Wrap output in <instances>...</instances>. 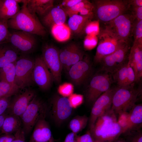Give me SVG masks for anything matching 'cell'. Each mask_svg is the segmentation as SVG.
<instances>
[{"label": "cell", "mask_w": 142, "mask_h": 142, "mask_svg": "<svg viewBox=\"0 0 142 142\" xmlns=\"http://www.w3.org/2000/svg\"><path fill=\"white\" fill-rule=\"evenodd\" d=\"M115 88H110L100 95L93 104L89 120L90 129L97 119L111 109Z\"/></svg>", "instance_id": "obj_15"}, {"label": "cell", "mask_w": 142, "mask_h": 142, "mask_svg": "<svg viewBox=\"0 0 142 142\" xmlns=\"http://www.w3.org/2000/svg\"><path fill=\"white\" fill-rule=\"evenodd\" d=\"M73 109L68 98L55 96L51 102V115L56 124L60 125L70 116Z\"/></svg>", "instance_id": "obj_14"}, {"label": "cell", "mask_w": 142, "mask_h": 142, "mask_svg": "<svg viewBox=\"0 0 142 142\" xmlns=\"http://www.w3.org/2000/svg\"><path fill=\"white\" fill-rule=\"evenodd\" d=\"M92 66L88 56L72 66L68 70L69 79L76 85H79L88 78L91 72Z\"/></svg>", "instance_id": "obj_16"}, {"label": "cell", "mask_w": 142, "mask_h": 142, "mask_svg": "<svg viewBox=\"0 0 142 142\" xmlns=\"http://www.w3.org/2000/svg\"><path fill=\"white\" fill-rule=\"evenodd\" d=\"M111 82L110 76L107 73L95 75L91 79L86 91L87 102L93 104L100 95L111 88Z\"/></svg>", "instance_id": "obj_9"}, {"label": "cell", "mask_w": 142, "mask_h": 142, "mask_svg": "<svg viewBox=\"0 0 142 142\" xmlns=\"http://www.w3.org/2000/svg\"><path fill=\"white\" fill-rule=\"evenodd\" d=\"M10 97H4L0 98V115L3 114L8 109L10 104Z\"/></svg>", "instance_id": "obj_42"}, {"label": "cell", "mask_w": 142, "mask_h": 142, "mask_svg": "<svg viewBox=\"0 0 142 142\" xmlns=\"http://www.w3.org/2000/svg\"><path fill=\"white\" fill-rule=\"evenodd\" d=\"M132 35L134 38L133 43L142 44V20H135L133 26Z\"/></svg>", "instance_id": "obj_34"}, {"label": "cell", "mask_w": 142, "mask_h": 142, "mask_svg": "<svg viewBox=\"0 0 142 142\" xmlns=\"http://www.w3.org/2000/svg\"><path fill=\"white\" fill-rule=\"evenodd\" d=\"M23 0H2L0 6V18L8 20L20 10L19 3Z\"/></svg>", "instance_id": "obj_23"}, {"label": "cell", "mask_w": 142, "mask_h": 142, "mask_svg": "<svg viewBox=\"0 0 142 142\" xmlns=\"http://www.w3.org/2000/svg\"><path fill=\"white\" fill-rule=\"evenodd\" d=\"M82 0H64L60 5V7L64 10L73 6Z\"/></svg>", "instance_id": "obj_43"}, {"label": "cell", "mask_w": 142, "mask_h": 142, "mask_svg": "<svg viewBox=\"0 0 142 142\" xmlns=\"http://www.w3.org/2000/svg\"><path fill=\"white\" fill-rule=\"evenodd\" d=\"M25 135L22 128H21L15 133V138L12 142H27L25 140Z\"/></svg>", "instance_id": "obj_45"}, {"label": "cell", "mask_w": 142, "mask_h": 142, "mask_svg": "<svg viewBox=\"0 0 142 142\" xmlns=\"http://www.w3.org/2000/svg\"><path fill=\"white\" fill-rule=\"evenodd\" d=\"M77 134L72 132L67 135L64 142H77Z\"/></svg>", "instance_id": "obj_48"}, {"label": "cell", "mask_w": 142, "mask_h": 142, "mask_svg": "<svg viewBox=\"0 0 142 142\" xmlns=\"http://www.w3.org/2000/svg\"><path fill=\"white\" fill-rule=\"evenodd\" d=\"M58 91L62 96L66 97H69L73 94V86L70 83H65L59 87Z\"/></svg>", "instance_id": "obj_39"}, {"label": "cell", "mask_w": 142, "mask_h": 142, "mask_svg": "<svg viewBox=\"0 0 142 142\" xmlns=\"http://www.w3.org/2000/svg\"><path fill=\"white\" fill-rule=\"evenodd\" d=\"M8 43L18 52L27 54L34 50L37 40L35 35L19 31L10 33Z\"/></svg>", "instance_id": "obj_11"}, {"label": "cell", "mask_w": 142, "mask_h": 142, "mask_svg": "<svg viewBox=\"0 0 142 142\" xmlns=\"http://www.w3.org/2000/svg\"><path fill=\"white\" fill-rule=\"evenodd\" d=\"M89 1L86 0H82V1L75 5L70 8L66 9L64 10L67 15L69 17L71 16L79 14L80 11Z\"/></svg>", "instance_id": "obj_38"}, {"label": "cell", "mask_w": 142, "mask_h": 142, "mask_svg": "<svg viewBox=\"0 0 142 142\" xmlns=\"http://www.w3.org/2000/svg\"><path fill=\"white\" fill-rule=\"evenodd\" d=\"M98 42L97 36L87 35L84 40V47L87 50H91L96 46Z\"/></svg>", "instance_id": "obj_37"}, {"label": "cell", "mask_w": 142, "mask_h": 142, "mask_svg": "<svg viewBox=\"0 0 142 142\" xmlns=\"http://www.w3.org/2000/svg\"><path fill=\"white\" fill-rule=\"evenodd\" d=\"M59 57L63 68L68 70L70 67L82 60L85 54L79 47L71 43L59 51Z\"/></svg>", "instance_id": "obj_17"}, {"label": "cell", "mask_w": 142, "mask_h": 142, "mask_svg": "<svg viewBox=\"0 0 142 142\" xmlns=\"http://www.w3.org/2000/svg\"><path fill=\"white\" fill-rule=\"evenodd\" d=\"M6 44L0 45V68L15 62L18 58V52Z\"/></svg>", "instance_id": "obj_26"}, {"label": "cell", "mask_w": 142, "mask_h": 142, "mask_svg": "<svg viewBox=\"0 0 142 142\" xmlns=\"http://www.w3.org/2000/svg\"><path fill=\"white\" fill-rule=\"evenodd\" d=\"M77 142H94L89 131L85 134L80 136H78L76 139Z\"/></svg>", "instance_id": "obj_44"}, {"label": "cell", "mask_w": 142, "mask_h": 142, "mask_svg": "<svg viewBox=\"0 0 142 142\" xmlns=\"http://www.w3.org/2000/svg\"><path fill=\"white\" fill-rule=\"evenodd\" d=\"M133 68L135 75V82L142 77V44L133 43L128 57V61Z\"/></svg>", "instance_id": "obj_20"}, {"label": "cell", "mask_w": 142, "mask_h": 142, "mask_svg": "<svg viewBox=\"0 0 142 142\" xmlns=\"http://www.w3.org/2000/svg\"><path fill=\"white\" fill-rule=\"evenodd\" d=\"M132 13L135 19L142 20V6L132 7Z\"/></svg>", "instance_id": "obj_46"}, {"label": "cell", "mask_w": 142, "mask_h": 142, "mask_svg": "<svg viewBox=\"0 0 142 142\" xmlns=\"http://www.w3.org/2000/svg\"><path fill=\"white\" fill-rule=\"evenodd\" d=\"M47 110L46 105L36 95L20 117L25 134L32 131L40 119L45 117Z\"/></svg>", "instance_id": "obj_6"}, {"label": "cell", "mask_w": 142, "mask_h": 142, "mask_svg": "<svg viewBox=\"0 0 142 142\" xmlns=\"http://www.w3.org/2000/svg\"><path fill=\"white\" fill-rule=\"evenodd\" d=\"M42 53V57L50 71L53 81L57 83H60L63 67L59 51L53 46L47 44L43 47Z\"/></svg>", "instance_id": "obj_10"}, {"label": "cell", "mask_w": 142, "mask_h": 142, "mask_svg": "<svg viewBox=\"0 0 142 142\" xmlns=\"http://www.w3.org/2000/svg\"></svg>", "instance_id": "obj_54"}, {"label": "cell", "mask_w": 142, "mask_h": 142, "mask_svg": "<svg viewBox=\"0 0 142 142\" xmlns=\"http://www.w3.org/2000/svg\"><path fill=\"white\" fill-rule=\"evenodd\" d=\"M73 108L75 109L80 106L83 101V96L80 94H72L68 98Z\"/></svg>", "instance_id": "obj_40"}, {"label": "cell", "mask_w": 142, "mask_h": 142, "mask_svg": "<svg viewBox=\"0 0 142 142\" xmlns=\"http://www.w3.org/2000/svg\"><path fill=\"white\" fill-rule=\"evenodd\" d=\"M94 142H98V141H94Z\"/></svg>", "instance_id": "obj_53"}, {"label": "cell", "mask_w": 142, "mask_h": 142, "mask_svg": "<svg viewBox=\"0 0 142 142\" xmlns=\"http://www.w3.org/2000/svg\"><path fill=\"white\" fill-rule=\"evenodd\" d=\"M49 125L45 117L40 119L35 125L29 142H53Z\"/></svg>", "instance_id": "obj_19"}, {"label": "cell", "mask_w": 142, "mask_h": 142, "mask_svg": "<svg viewBox=\"0 0 142 142\" xmlns=\"http://www.w3.org/2000/svg\"><path fill=\"white\" fill-rule=\"evenodd\" d=\"M94 17L78 14L72 15L69 17L68 26L70 30L74 33L78 35L83 34L86 25Z\"/></svg>", "instance_id": "obj_24"}, {"label": "cell", "mask_w": 142, "mask_h": 142, "mask_svg": "<svg viewBox=\"0 0 142 142\" xmlns=\"http://www.w3.org/2000/svg\"><path fill=\"white\" fill-rule=\"evenodd\" d=\"M128 2L130 6L132 7L142 6V0H128Z\"/></svg>", "instance_id": "obj_49"}, {"label": "cell", "mask_w": 142, "mask_h": 142, "mask_svg": "<svg viewBox=\"0 0 142 142\" xmlns=\"http://www.w3.org/2000/svg\"><path fill=\"white\" fill-rule=\"evenodd\" d=\"M53 0H27V7L32 12L42 17L54 7Z\"/></svg>", "instance_id": "obj_25"}, {"label": "cell", "mask_w": 142, "mask_h": 142, "mask_svg": "<svg viewBox=\"0 0 142 142\" xmlns=\"http://www.w3.org/2000/svg\"><path fill=\"white\" fill-rule=\"evenodd\" d=\"M22 128V124L20 118L10 114L7 115L4 119L1 134H12Z\"/></svg>", "instance_id": "obj_27"}, {"label": "cell", "mask_w": 142, "mask_h": 142, "mask_svg": "<svg viewBox=\"0 0 142 142\" xmlns=\"http://www.w3.org/2000/svg\"><path fill=\"white\" fill-rule=\"evenodd\" d=\"M67 15L65 11L60 7H53L42 17L43 24L49 28L54 26L64 24Z\"/></svg>", "instance_id": "obj_21"}, {"label": "cell", "mask_w": 142, "mask_h": 142, "mask_svg": "<svg viewBox=\"0 0 142 142\" xmlns=\"http://www.w3.org/2000/svg\"><path fill=\"white\" fill-rule=\"evenodd\" d=\"M34 60L26 56L18 58L15 62V83L20 89L30 86L33 82V72Z\"/></svg>", "instance_id": "obj_8"}, {"label": "cell", "mask_w": 142, "mask_h": 142, "mask_svg": "<svg viewBox=\"0 0 142 142\" xmlns=\"http://www.w3.org/2000/svg\"><path fill=\"white\" fill-rule=\"evenodd\" d=\"M99 21L97 20L90 21L84 28V33L86 35L97 36L99 32Z\"/></svg>", "instance_id": "obj_35"}, {"label": "cell", "mask_w": 142, "mask_h": 142, "mask_svg": "<svg viewBox=\"0 0 142 142\" xmlns=\"http://www.w3.org/2000/svg\"><path fill=\"white\" fill-rule=\"evenodd\" d=\"M27 0H23L22 6L19 11L8 20V28L44 36L47 33L45 28L36 14L28 9L27 7Z\"/></svg>", "instance_id": "obj_2"}, {"label": "cell", "mask_w": 142, "mask_h": 142, "mask_svg": "<svg viewBox=\"0 0 142 142\" xmlns=\"http://www.w3.org/2000/svg\"><path fill=\"white\" fill-rule=\"evenodd\" d=\"M88 120V118L86 115L76 116L70 121L69 128L72 132L77 134L85 127Z\"/></svg>", "instance_id": "obj_30"}, {"label": "cell", "mask_w": 142, "mask_h": 142, "mask_svg": "<svg viewBox=\"0 0 142 142\" xmlns=\"http://www.w3.org/2000/svg\"><path fill=\"white\" fill-rule=\"evenodd\" d=\"M98 45L94 58L96 64L100 63L105 57L114 52L126 43L105 28L100 30L97 36Z\"/></svg>", "instance_id": "obj_5"}, {"label": "cell", "mask_w": 142, "mask_h": 142, "mask_svg": "<svg viewBox=\"0 0 142 142\" xmlns=\"http://www.w3.org/2000/svg\"><path fill=\"white\" fill-rule=\"evenodd\" d=\"M2 0H0V6L1 5V4L2 3Z\"/></svg>", "instance_id": "obj_52"}, {"label": "cell", "mask_w": 142, "mask_h": 142, "mask_svg": "<svg viewBox=\"0 0 142 142\" xmlns=\"http://www.w3.org/2000/svg\"><path fill=\"white\" fill-rule=\"evenodd\" d=\"M15 62L10 63L0 68V81L17 86L15 83Z\"/></svg>", "instance_id": "obj_28"}, {"label": "cell", "mask_w": 142, "mask_h": 142, "mask_svg": "<svg viewBox=\"0 0 142 142\" xmlns=\"http://www.w3.org/2000/svg\"><path fill=\"white\" fill-rule=\"evenodd\" d=\"M125 134V142H142V132L141 129L127 132Z\"/></svg>", "instance_id": "obj_36"}, {"label": "cell", "mask_w": 142, "mask_h": 142, "mask_svg": "<svg viewBox=\"0 0 142 142\" xmlns=\"http://www.w3.org/2000/svg\"><path fill=\"white\" fill-rule=\"evenodd\" d=\"M118 117L111 109L97 119L89 130L94 141L113 142L124 134Z\"/></svg>", "instance_id": "obj_1"}, {"label": "cell", "mask_w": 142, "mask_h": 142, "mask_svg": "<svg viewBox=\"0 0 142 142\" xmlns=\"http://www.w3.org/2000/svg\"><path fill=\"white\" fill-rule=\"evenodd\" d=\"M135 19L131 13H125L105 24L104 27L121 41L129 44L132 35L133 26Z\"/></svg>", "instance_id": "obj_7"}, {"label": "cell", "mask_w": 142, "mask_h": 142, "mask_svg": "<svg viewBox=\"0 0 142 142\" xmlns=\"http://www.w3.org/2000/svg\"><path fill=\"white\" fill-rule=\"evenodd\" d=\"M32 77L33 82L43 90H48L53 81L52 75L42 56L37 57L34 60Z\"/></svg>", "instance_id": "obj_13"}, {"label": "cell", "mask_w": 142, "mask_h": 142, "mask_svg": "<svg viewBox=\"0 0 142 142\" xmlns=\"http://www.w3.org/2000/svg\"><path fill=\"white\" fill-rule=\"evenodd\" d=\"M93 3L94 16L105 24L125 13L130 7L128 0H95Z\"/></svg>", "instance_id": "obj_3"}, {"label": "cell", "mask_w": 142, "mask_h": 142, "mask_svg": "<svg viewBox=\"0 0 142 142\" xmlns=\"http://www.w3.org/2000/svg\"><path fill=\"white\" fill-rule=\"evenodd\" d=\"M0 135V142H12L15 139L14 135L11 134H3Z\"/></svg>", "instance_id": "obj_47"}, {"label": "cell", "mask_w": 142, "mask_h": 142, "mask_svg": "<svg viewBox=\"0 0 142 142\" xmlns=\"http://www.w3.org/2000/svg\"><path fill=\"white\" fill-rule=\"evenodd\" d=\"M127 75L126 86L133 85L135 82V75L134 70L130 63H127Z\"/></svg>", "instance_id": "obj_41"}, {"label": "cell", "mask_w": 142, "mask_h": 142, "mask_svg": "<svg viewBox=\"0 0 142 142\" xmlns=\"http://www.w3.org/2000/svg\"><path fill=\"white\" fill-rule=\"evenodd\" d=\"M142 125V105L141 104H135L127 113L125 133L141 129Z\"/></svg>", "instance_id": "obj_22"}, {"label": "cell", "mask_w": 142, "mask_h": 142, "mask_svg": "<svg viewBox=\"0 0 142 142\" xmlns=\"http://www.w3.org/2000/svg\"><path fill=\"white\" fill-rule=\"evenodd\" d=\"M140 92L133 85L115 88L111 109L118 116L128 112L136 104Z\"/></svg>", "instance_id": "obj_4"}, {"label": "cell", "mask_w": 142, "mask_h": 142, "mask_svg": "<svg viewBox=\"0 0 142 142\" xmlns=\"http://www.w3.org/2000/svg\"><path fill=\"white\" fill-rule=\"evenodd\" d=\"M6 115V114H4L0 115V135L1 134V131L2 126L4 119Z\"/></svg>", "instance_id": "obj_50"}, {"label": "cell", "mask_w": 142, "mask_h": 142, "mask_svg": "<svg viewBox=\"0 0 142 142\" xmlns=\"http://www.w3.org/2000/svg\"><path fill=\"white\" fill-rule=\"evenodd\" d=\"M52 35L54 38L60 42H63L69 39L70 36V29L64 24L54 25L49 28Z\"/></svg>", "instance_id": "obj_29"}, {"label": "cell", "mask_w": 142, "mask_h": 142, "mask_svg": "<svg viewBox=\"0 0 142 142\" xmlns=\"http://www.w3.org/2000/svg\"><path fill=\"white\" fill-rule=\"evenodd\" d=\"M8 20L0 18V45L8 43L10 32Z\"/></svg>", "instance_id": "obj_33"}, {"label": "cell", "mask_w": 142, "mask_h": 142, "mask_svg": "<svg viewBox=\"0 0 142 142\" xmlns=\"http://www.w3.org/2000/svg\"><path fill=\"white\" fill-rule=\"evenodd\" d=\"M19 89L16 85L3 81H0V98L10 97L17 94Z\"/></svg>", "instance_id": "obj_32"}, {"label": "cell", "mask_w": 142, "mask_h": 142, "mask_svg": "<svg viewBox=\"0 0 142 142\" xmlns=\"http://www.w3.org/2000/svg\"><path fill=\"white\" fill-rule=\"evenodd\" d=\"M129 44H126L102 60L100 70L113 74L125 62L129 49Z\"/></svg>", "instance_id": "obj_12"}, {"label": "cell", "mask_w": 142, "mask_h": 142, "mask_svg": "<svg viewBox=\"0 0 142 142\" xmlns=\"http://www.w3.org/2000/svg\"><path fill=\"white\" fill-rule=\"evenodd\" d=\"M127 63L122 65L113 74L114 80L119 87L126 86L127 68Z\"/></svg>", "instance_id": "obj_31"}, {"label": "cell", "mask_w": 142, "mask_h": 142, "mask_svg": "<svg viewBox=\"0 0 142 142\" xmlns=\"http://www.w3.org/2000/svg\"><path fill=\"white\" fill-rule=\"evenodd\" d=\"M119 142H125L124 139H119Z\"/></svg>", "instance_id": "obj_51"}, {"label": "cell", "mask_w": 142, "mask_h": 142, "mask_svg": "<svg viewBox=\"0 0 142 142\" xmlns=\"http://www.w3.org/2000/svg\"><path fill=\"white\" fill-rule=\"evenodd\" d=\"M36 95L35 92L29 89L18 94L10 103L8 109L11 114L20 117Z\"/></svg>", "instance_id": "obj_18"}]
</instances>
